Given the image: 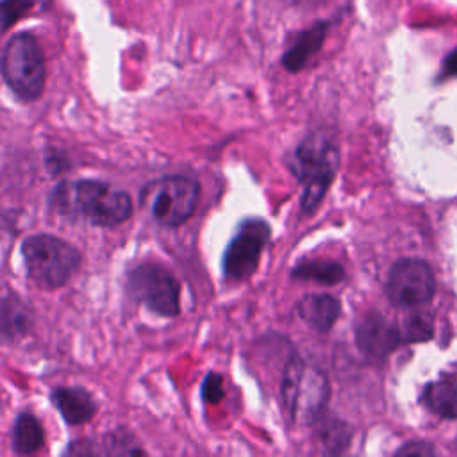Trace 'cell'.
<instances>
[{"label":"cell","mask_w":457,"mask_h":457,"mask_svg":"<svg viewBox=\"0 0 457 457\" xmlns=\"http://www.w3.org/2000/svg\"><path fill=\"white\" fill-rule=\"evenodd\" d=\"M48 200L57 214L104 228L125 223L134 211L127 191L93 179L64 180L52 189Z\"/></svg>","instance_id":"1"},{"label":"cell","mask_w":457,"mask_h":457,"mask_svg":"<svg viewBox=\"0 0 457 457\" xmlns=\"http://www.w3.org/2000/svg\"><path fill=\"white\" fill-rule=\"evenodd\" d=\"M286 164L303 187L300 211L303 216H309L320 207L336 179L339 170V146L325 130H316L296 145Z\"/></svg>","instance_id":"2"},{"label":"cell","mask_w":457,"mask_h":457,"mask_svg":"<svg viewBox=\"0 0 457 457\" xmlns=\"http://www.w3.org/2000/svg\"><path fill=\"white\" fill-rule=\"evenodd\" d=\"M27 277L41 289H59L82 264L80 252L54 234H32L21 243Z\"/></svg>","instance_id":"3"},{"label":"cell","mask_w":457,"mask_h":457,"mask_svg":"<svg viewBox=\"0 0 457 457\" xmlns=\"http://www.w3.org/2000/svg\"><path fill=\"white\" fill-rule=\"evenodd\" d=\"M139 202L159 225L177 228L193 216L200 202V184L193 175H164L141 187Z\"/></svg>","instance_id":"4"},{"label":"cell","mask_w":457,"mask_h":457,"mask_svg":"<svg viewBox=\"0 0 457 457\" xmlns=\"http://www.w3.org/2000/svg\"><path fill=\"white\" fill-rule=\"evenodd\" d=\"M2 77L9 89L21 100L41 96L46 82V66L37 39L29 32L9 37L2 50Z\"/></svg>","instance_id":"5"},{"label":"cell","mask_w":457,"mask_h":457,"mask_svg":"<svg viewBox=\"0 0 457 457\" xmlns=\"http://www.w3.org/2000/svg\"><path fill=\"white\" fill-rule=\"evenodd\" d=\"M129 296L154 314L173 318L180 312V284L166 268L143 262L127 273Z\"/></svg>","instance_id":"6"},{"label":"cell","mask_w":457,"mask_h":457,"mask_svg":"<svg viewBox=\"0 0 457 457\" xmlns=\"http://www.w3.org/2000/svg\"><path fill=\"white\" fill-rule=\"evenodd\" d=\"M270 237L271 227L266 220L257 216L243 220L223 252V277L232 282L246 280L252 277L259 266L266 245L270 243Z\"/></svg>","instance_id":"7"},{"label":"cell","mask_w":457,"mask_h":457,"mask_svg":"<svg viewBox=\"0 0 457 457\" xmlns=\"http://www.w3.org/2000/svg\"><path fill=\"white\" fill-rule=\"evenodd\" d=\"M434 293L436 278L425 261L400 259L393 264L386 280V295L393 305L416 309L428 303Z\"/></svg>","instance_id":"8"},{"label":"cell","mask_w":457,"mask_h":457,"mask_svg":"<svg viewBox=\"0 0 457 457\" xmlns=\"http://www.w3.org/2000/svg\"><path fill=\"white\" fill-rule=\"evenodd\" d=\"M402 341V330L378 312L366 314L355 327V343L368 357H387Z\"/></svg>","instance_id":"9"},{"label":"cell","mask_w":457,"mask_h":457,"mask_svg":"<svg viewBox=\"0 0 457 457\" xmlns=\"http://www.w3.org/2000/svg\"><path fill=\"white\" fill-rule=\"evenodd\" d=\"M328 396H330V387L325 373L314 366L305 364L291 423L311 425L318 421L327 407Z\"/></svg>","instance_id":"10"},{"label":"cell","mask_w":457,"mask_h":457,"mask_svg":"<svg viewBox=\"0 0 457 457\" xmlns=\"http://www.w3.org/2000/svg\"><path fill=\"white\" fill-rule=\"evenodd\" d=\"M50 400L68 425H84L98 411L93 395L84 387H55Z\"/></svg>","instance_id":"11"},{"label":"cell","mask_w":457,"mask_h":457,"mask_svg":"<svg viewBox=\"0 0 457 457\" xmlns=\"http://www.w3.org/2000/svg\"><path fill=\"white\" fill-rule=\"evenodd\" d=\"M296 311L312 330L327 334L341 314V303L328 293H311L300 298Z\"/></svg>","instance_id":"12"},{"label":"cell","mask_w":457,"mask_h":457,"mask_svg":"<svg viewBox=\"0 0 457 457\" xmlns=\"http://www.w3.org/2000/svg\"><path fill=\"white\" fill-rule=\"evenodd\" d=\"M328 27L330 23L328 21H318L314 23L312 27H309L307 30L300 32L296 41L289 46V50L284 54L282 57V66L291 71V73H296L300 71L302 68H305V64L309 62V59L312 55L318 54V50L321 48L325 37H327V32H328Z\"/></svg>","instance_id":"13"},{"label":"cell","mask_w":457,"mask_h":457,"mask_svg":"<svg viewBox=\"0 0 457 457\" xmlns=\"http://www.w3.org/2000/svg\"><path fill=\"white\" fill-rule=\"evenodd\" d=\"M423 403L441 418H457V373H445L430 382L421 396Z\"/></svg>","instance_id":"14"},{"label":"cell","mask_w":457,"mask_h":457,"mask_svg":"<svg viewBox=\"0 0 457 457\" xmlns=\"http://www.w3.org/2000/svg\"><path fill=\"white\" fill-rule=\"evenodd\" d=\"M34 312L16 293L2 298V336L4 339H16L27 334L32 327Z\"/></svg>","instance_id":"15"},{"label":"cell","mask_w":457,"mask_h":457,"mask_svg":"<svg viewBox=\"0 0 457 457\" xmlns=\"http://www.w3.org/2000/svg\"><path fill=\"white\" fill-rule=\"evenodd\" d=\"M45 445V430L32 412H20L12 425V450L18 455L36 453Z\"/></svg>","instance_id":"16"},{"label":"cell","mask_w":457,"mask_h":457,"mask_svg":"<svg viewBox=\"0 0 457 457\" xmlns=\"http://www.w3.org/2000/svg\"><path fill=\"white\" fill-rule=\"evenodd\" d=\"M291 277L298 280H314L325 286H334L345 278V268L339 262L327 259L302 261L291 270Z\"/></svg>","instance_id":"17"},{"label":"cell","mask_w":457,"mask_h":457,"mask_svg":"<svg viewBox=\"0 0 457 457\" xmlns=\"http://www.w3.org/2000/svg\"><path fill=\"white\" fill-rule=\"evenodd\" d=\"M305 361L300 355H291L284 366L282 378H280V402L284 409V416L291 423L293 414H295V405H296V396H298V387L302 380V373L305 368Z\"/></svg>","instance_id":"18"},{"label":"cell","mask_w":457,"mask_h":457,"mask_svg":"<svg viewBox=\"0 0 457 457\" xmlns=\"http://www.w3.org/2000/svg\"><path fill=\"white\" fill-rule=\"evenodd\" d=\"M320 439L328 453H341L348 448L352 439V428L341 420H328L320 430Z\"/></svg>","instance_id":"19"},{"label":"cell","mask_w":457,"mask_h":457,"mask_svg":"<svg viewBox=\"0 0 457 457\" xmlns=\"http://www.w3.org/2000/svg\"><path fill=\"white\" fill-rule=\"evenodd\" d=\"M402 334H403V341H409V343L425 341L432 336V323L428 321L427 316L414 314L405 321Z\"/></svg>","instance_id":"20"},{"label":"cell","mask_w":457,"mask_h":457,"mask_svg":"<svg viewBox=\"0 0 457 457\" xmlns=\"http://www.w3.org/2000/svg\"><path fill=\"white\" fill-rule=\"evenodd\" d=\"M202 398L205 403H218L225 396V387H223V377L216 371H209L200 387Z\"/></svg>","instance_id":"21"},{"label":"cell","mask_w":457,"mask_h":457,"mask_svg":"<svg viewBox=\"0 0 457 457\" xmlns=\"http://www.w3.org/2000/svg\"><path fill=\"white\" fill-rule=\"evenodd\" d=\"M34 0H2V27L7 30L14 25L30 7Z\"/></svg>","instance_id":"22"},{"label":"cell","mask_w":457,"mask_h":457,"mask_svg":"<svg viewBox=\"0 0 457 457\" xmlns=\"http://www.w3.org/2000/svg\"><path fill=\"white\" fill-rule=\"evenodd\" d=\"M396 453L400 455H411V453H434V448L427 443H407L402 446Z\"/></svg>","instance_id":"23"},{"label":"cell","mask_w":457,"mask_h":457,"mask_svg":"<svg viewBox=\"0 0 457 457\" xmlns=\"http://www.w3.org/2000/svg\"><path fill=\"white\" fill-rule=\"evenodd\" d=\"M443 71L445 75H457V48L445 59Z\"/></svg>","instance_id":"24"},{"label":"cell","mask_w":457,"mask_h":457,"mask_svg":"<svg viewBox=\"0 0 457 457\" xmlns=\"http://www.w3.org/2000/svg\"><path fill=\"white\" fill-rule=\"evenodd\" d=\"M289 4H300V5H307V4H316L318 0H286Z\"/></svg>","instance_id":"25"}]
</instances>
